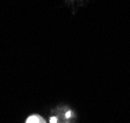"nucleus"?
Returning <instances> with one entry per match:
<instances>
[{"label": "nucleus", "mask_w": 130, "mask_h": 123, "mask_svg": "<svg viewBox=\"0 0 130 123\" xmlns=\"http://www.w3.org/2000/svg\"><path fill=\"white\" fill-rule=\"evenodd\" d=\"M56 122H57V118H56V117H51L50 123H56Z\"/></svg>", "instance_id": "2"}, {"label": "nucleus", "mask_w": 130, "mask_h": 123, "mask_svg": "<svg viewBox=\"0 0 130 123\" xmlns=\"http://www.w3.org/2000/svg\"><path fill=\"white\" fill-rule=\"evenodd\" d=\"M26 123H46L45 120L39 115H31L26 119Z\"/></svg>", "instance_id": "1"}]
</instances>
